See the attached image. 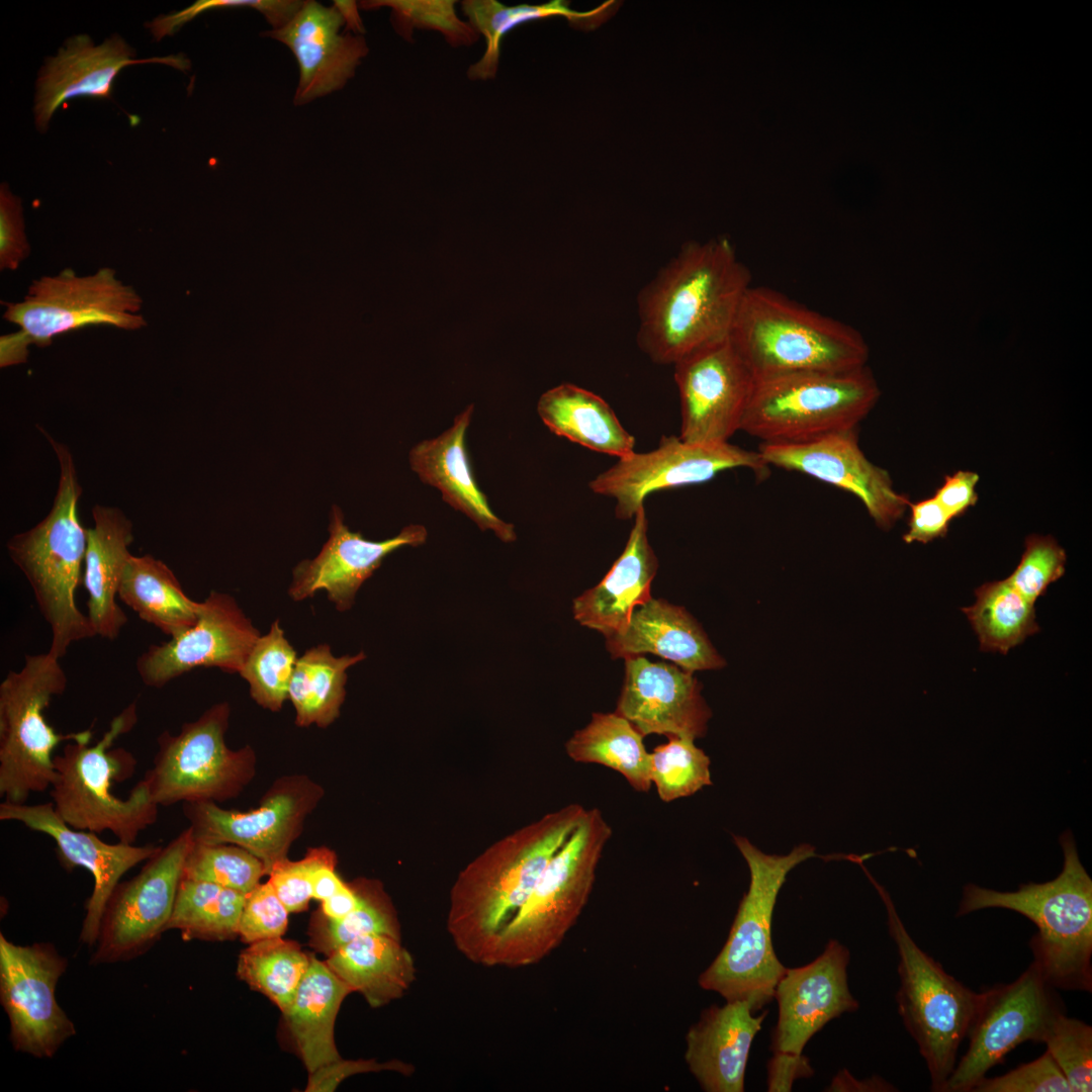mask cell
Listing matches in <instances>:
<instances>
[{"mask_svg": "<svg viewBox=\"0 0 1092 1092\" xmlns=\"http://www.w3.org/2000/svg\"><path fill=\"white\" fill-rule=\"evenodd\" d=\"M337 864H328L313 873L311 880L312 898L324 901L337 893L345 882L336 873Z\"/></svg>", "mask_w": 1092, "mask_h": 1092, "instance_id": "94428289", "label": "cell"}, {"mask_svg": "<svg viewBox=\"0 0 1092 1092\" xmlns=\"http://www.w3.org/2000/svg\"><path fill=\"white\" fill-rule=\"evenodd\" d=\"M880 396L866 366L755 381L740 431L762 443H800L856 429Z\"/></svg>", "mask_w": 1092, "mask_h": 1092, "instance_id": "30bf717a", "label": "cell"}, {"mask_svg": "<svg viewBox=\"0 0 1092 1092\" xmlns=\"http://www.w3.org/2000/svg\"><path fill=\"white\" fill-rule=\"evenodd\" d=\"M20 199L7 184L0 188V268L15 270L29 255Z\"/></svg>", "mask_w": 1092, "mask_h": 1092, "instance_id": "11a10c76", "label": "cell"}, {"mask_svg": "<svg viewBox=\"0 0 1092 1092\" xmlns=\"http://www.w3.org/2000/svg\"><path fill=\"white\" fill-rule=\"evenodd\" d=\"M350 993L326 962L310 953L309 968L293 1001L282 1012L285 1029L308 1074L341 1058L335 1042V1023Z\"/></svg>", "mask_w": 1092, "mask_h": 1092, "instance_id": "d6a6232c", "label": "cell"}, {"mask_svg": "<svg viewBox=\"0 0 1092 1092\" xmlns=\"http://www.w3.org/2000/svg\"><path fill=\"white\" fill-rule=\"evenodd\" d=\"M473 404L454 419L440 436L418 443L410 452V464L421 480L438 488L444 502L470 518L482 531L490 530L505 543L517 539L515 527L498 518L472 473L465 435Z\"/></svg>", "mask_w": 1092, "mask_h": 1092, "instance_id": "f546056e", "label": "cell"}, {"mask_svg": "<svg viewBox=\"0 0 1092 1092\" xmlns=\"http://www.w3.org/2000/svg\"><path fill=\"white\" fill-rule=\"evenodd\" d=\"M60 660L49 651L26 654L23 666L0 684V796L5 802L24 804L51 788L61 742L91 740L90 729L57 733L46 719V709L68 685Z\"/></svg>", "mask_w": 1092, "mask_h": 1092, "instance_id": "8fae6325", "label": "cell"}, {"mask_svg": "<svg viewBox=\"0 0 1092 1092\" xmlns=\"http://www.w3.org/2000/svg\"><path fill=\"white\" fill-rule=\"evenodd\" d=\"M365 658L363 651L335 656L328 644L311 647L298 657L288 689L295 724L330 726L340 716L346 698L347 669Z\"/></svg>", "mask_w": 1092, "mask_h": 1092, "instance_id": "f35d334b", "label": "cell"}, {"mask_svg": "<svg viewBox=\"0 0 1092 1092\" xmlns=\"http://www.w3.org/2000/svg\"><path fill=\"white\" fill-rule=\"evenodd\" d=\"M381 1071H393L403 1075H411L414 1068L411 1064L399 1060L377 1062L373 1059L343 1060L340 1058L309 1073L304 1091L333 1092L345 1079L353 1075Z\"/></svg>", "mask_w": 1092, "mask_h": 1092, "instance_id": "9f6ffc18", "label": "cell"}, {"mask_svg": "<svg viewBox=\"0 0 1092 1092\" xmlns=\"http://www.w3.org/2000/svg\"><path fill=\"white\" fill-rule=\"evenodd\" d=\"M344 24L334 5L307 0L286 24L262 33L286 44L297 61L296 105L343 88L368 54L362 35L340 33Z\"/></svg>", "mask_w": 1092, "mask_h": 1092, "instance_id": "484cf974", "label": "cell"}, {"mask_svg": "<svg viewBox=\"0 0 1092 1092\" xmlns=\"http://www.w3.org/2000/svg\"><path fill=\"white\" fill-rule=\"evenodd\" d=\"M908 508L910 518L908 531L903 536L905 543L926 544L946 535L952 520L933 496L909 503Z\"/></svg>", "mask_w": 1092, "mask_h": 1092, "instance_id": "6f0895ef", "label": "cell"}, {"mask_svg": "<svg viewBox=\"0 0 1092 1092\" xmlns=\"http://www.w3.org/2000/svg\"><path fill=\"white\" fill-rule=\"evenodd\" d=\"M979 479L976 472L959 470L944 477L943 483L935 490L933 497L951 520L960 518L977 504L976 487Z\"/></svg>", "mask_w": 1092, "mask_h": 1092, "instance_id": "680465c9", "label": "cell"}, {"mask_svg": "<svg viewBox=\"0 0 1092 1092\" xmlns=\"http://www.w3.org/2000/svg\"><path fill=\"white\" fill-rule=\"evenodd\" d=\"M358 902L357 893L352 885L345 883L337 893L322 901L318 910L330 919L341 920L356 909Z\"/></svg>", "mask_w": 1092, "mask_h": 1092, "instance_id": "91938a15", "label": "cell"}, {"mask_svg": "<svg viewBox=\"0 0 1092 1092\" xmlns=\"http://www.w3.org/2000/svg\"><path fill=\"white\" fill-rule=\"evenodd\" d=\"M333 3L344 19L347 32L352 31L355 34L362 35L365 32V27L358 11V4L355 1L347 0H335Z\"/></svg>", "mask_w": 1092, "mask_h": 1092, "instance_id": "6125c7cd", "label": "cell"}, {"mask_svg": "<svg viewBox=\"0 0 1092 1092\" xmlns=\"http://www.w3.org/2000/svg\"><path fill=\"white\" fill-rule=\"evenodd\" d=\"M193 844L187 827L146 860L138 875L117 884L105 906L91 964L134 959L165 932Z\"/></svg>", "mask_w": 1092, "mask_h": 1092, "instance_id": "ac0fdd59", "label": "cell"}, {"mask_svg": "<svg viewBox=\"0 0 1092 1092\" xmlns=\"http://www.w3.org/2000/svg\"><path fill=\"white\" fill-rule=\"evenodd\" d=\"M758 452L769 467L804 473L855 495L883 530L891 529L909 507L888 471L863 454L857 428L800 443H761Z\"/></svg>", "mask_w": 1092, "mask_h": 1092, "instance_id": "7402d4cb", "label": "cell"}, {"mask_svg": "<svg viewBox=\"0 0 1092 1092\" xmlns=\"http://www.w3.org/2000/svg\"><path fill=\"white\" fill-rule=\"evenodd\" d=\"M611 836L612 828L601 810L587 809L526 902L499 932L484 966L534 965L561 943L588 901Z\"/></svg>", "mask_w": 1092, "mask_h": 1092, "instance_id": "52a82bcc", "label": "cell"}, {"mask_svg": "<svg viewBox=\"0 0 1092 1092\" xmlns=\"http://www.w3.org/2000/svg\"><path fill=\"white\" fill-rule=\"evenodd\" d=\"M544 425L556 436L592 451L621 458L634 452L635 438L599 394L572 383L544 392L537 403Z\"/></svg>", "mask_w": 1092, "mask_h": 1092, "instance_id": "836d02e7", "label": "cell"}, {"mask_svg": "<svg viewBox=\"0 0 1092 1092\" xmlns=\"http://www.w3.org/2000/svg\"><path fill=\"white\" fill-rule=\"evenodd\" d=\"M849 951L831 939L812 963L786 969L776 986L779 1016L771 1034L767 1090L790 1091L793 1083L813 1074L803 1051L827 1022L858 1008L847 984Z\"/></svg>", "mask_w": 1092, "mask_h": 1092, "instance_id": "5bb4252c", "label": "cell"}, {"mask_svg": "<svg viewBox=\"0 0 1092 1092\" xmlns=\"http://www.w3.org/2000/svg\"><path fill=\"white\" fill-rule=\"evenodd\" d=\"M586 811L571 803L549 812L488 846L460 872L450 891L446 925L467 960L485 965L499 932Z\"/></svg>", "mask_w": 1092, "mask_h": 1092, "instance_id": "7a4b0ae2", "label": "cell"}, {"mask_svg": "<svg viewBox=\"0 0 1092 1092\" xmlns=\"http://www.w3.org/2000/svg\"><path fill=\"white\" fill-rule=\"evenodd\" d=\"M358 896V906L341 920L326 917L318 909L311 914L307 934L309 945L326 957L368 935H387L400 940V926L391 900L377 881L359 878L350 883Z\"/></svg>", "mask_w": 1092, "mask_h": 1092, "instance_id": "b9f144b4", "label": "cell"}, {"mask_svg": "<svg viewBox=\"0 0 1092 1092\" xmlns=\"http://www.w3.org/2000/svg\"><path fill=\"white\" fill-rule=\"evenodd\" d=\"M337 862V854L331 848L311 847L299 860H290L287 857L276 862L268 875V881L290 913L301 912L308 908L312 898L313 873L322 867Z\"/></svg>", "mask_w": 1092, "mask_h": 1092, "instance_id": "f907efd6", "label": "cell"}, {"mask_svg": "<svg viewBox=\"0 0 1092 1092\" xmlns=\"http://www.w3.org/2000/svg\"><path fill=\"white\" fill-rule=\"evenodd\" d=\"M327 966L372 1008L399 999L416 977L415 962L399 939L387 935L356 938L327 957Z\"/></svg>", "mask_w": 1092, "mask_h": 1092, "instance_id": "e575fe53", "label": "cell"}, {"mask_svg": "<svg viewBox=\"0 0 1092 1092\" xmlns=\"http://www.w3.org/2000/svg\"><path fill=\"white\" fill-rule=\"evenodd\" d=\"M310 964L298 942L274 937L248 944L239 956L237 976L284 1012Z\"/></svg>", "mask_w": 1092, "mask_h": 1092, "instance_id": "7bdbcfd3", "label": "cell"}, {"mask_svg": "<svg viewBox=\"0 0 1092 1092\" xmlns=\"http://www.w3.org/2000/svg\"><path fill=\"white\" fill-rule=\"evenodd\" d=\"M606 646L613 658L651 653L691 672L725 665L697 620L684 607L663 599L637 607L627 629L606 639Z\"/></svg>", "mask_w": 1092, "mask_h": 1092, "instance_id": "4dcf8cb0", "label": "cell"}, {"mask_svg": "<svg viewBox=\"0 0 1092 1092\" xmlns=\"http://www.w3.org/2000/svg\"><path fill=\"white\" fill-rule=\"evenodd\" d=\"M4 304L3 317L19 330L0 338L1 367L25 363L30 345L47 347L54 338L86 326L131 331L147 324L139 313L143 299L110 268L82 277L72 269L43 276L32 282L23 301Z\"/></svg>", "mask_w": 1092, "mask_h": 1092, "instance_id": "7c38bea8", "label": "cell"}, {"mask_svg": "<svg viewBox=\"0 0 1092 1092\" xmlns=\"http://www.w3.org/2000/svg\"><path fill=\"white\" fill-rule=\"evenodd\" d=\"M733 839L748 866L750 882L724 946L698 982L726 1001L744 1000L757 1011L774 999L787 969L776 956L771 939L779 892L796 866L817 854L807 843L777 855L762 852L743 836L733 835Z\"/></svg>", "mask_w": 1092, "mask_h": 1092, "instance_id": "ba28073f", "label": "cell"}, {"mask_svg": "<svg viewBox=\"0 0 1092 1092\" xmlns=\"http://www.w3.org/2000/svg\"><path fill=\"white\" fill-rule=\"evenodd\" d=\"M1066 560L1064 548L1053 536L1030 534L1025 538L1018 565L1006 579L1034 604L1051 583L1064 575Z\"/></svg>", "mask_w": 1092, "mask_h": 1092, "instance_id": "681fc988", "label": "cell"}, {"mask_svg": "<svg viewBox=\"0 0 1092 1092\" xmlns=\"http://www.w3.org/2000/svg\"><path fill=\"white\" fill-rule=\"evenodd\" d=\"M0 820L16 821L50 836L56 842L62 866L71 871L81 867L93 877L94 887L85 904L80 938L96 944L106 903L120 878L131 868L156 854L161 846L123 842L107 843L95 832L69 826L56 812L52 802L40 804H0Z\"/></svg>", "mask_w": 1092, "mask_h": 1092, "instance_id": "603a6c76", "label": "cell"}, {"mask_svg": "<svg viewBox=\"0 0 1092 1092\" xmlns=\"http://www.w3.org/2000/svg\"><path fill=\"white\" fill-rule=\"evenodd\" d=\"M680 407L678 437L720 445L741 429L755 385L729 338L707 345L673 365Z\"/></svg>", "mask_w": 1092, "mask_h": 1092, "instance_id": "ffe728a7", "label": "cell"}, {"mask_svg": "<svg viewBox=\"0 0 1092 1092\" xmlns=\"http://www.w3.org/2000/svg\"><path fill=\"white\" fill-rule=\"evenodd\" d=\"M289 913L269 881L259 884L246 896L239 922V937L248 944L282 937L288 927Z\"/></svg>", "mask_w": 1092, "mask_h": 1092, "instance_id": "f5cc1de1", "label": "cell"}, {"mask_svg": "<svg viewBox=\"0 0 1092 1092\" xmlns=\"http://www.w3.org/2000/svg\"><path fill=\"white\" fill-rule=\"evenodd\" d=\"M133 50L119 35L94 44L88 35L69 38L58 55L50 58L36 81L35 122L44 130L56 110L69 99L86 96L110 98L113 81L127 65L162 63L185 71L190 62L183 55L134 59Z\"/></svg>", "mask_w": 1092, "mask_h": 1092, "instance_id": "4316f807", "label": "cell"}, {"mask_svg": "<svg viewBox=\"0 0 1092 1092\" xmlns=\"http://www.w3.org/2000/svg\"><path fill=\"white\" fill-rule=\"evenodd\" d=\"M1053 989L1033 961L1015 981L980 992L967 1034L969 1048L941 1092H972L1017 1045L1041 1042L1052 1018L1064 1011Z\"/></svg>", "mask_w": 1092, "mask_h": 1092, "instance_id": "9a60e30c", "label": "cell"}, {"mask_svg": "<svg viewBox=\"0 0 1092 1092\" xmlns=\"http://www.w3.org/2000/svg\"><path fill=\"white\" fill-rule=\"evenodd\" d=\"M455 0H365L360 9H391L390 21L394 30L407 41L414 29L435 30L443 34L452 47H467L478 40L479 34L469 22L461 20L455 10Z\"/></svg>", "mask_w": 1092, "mask_h": 1092, "instance_id": "bcb514c9", "label": "cell"}, {"mask_svg": "<svg viewBox=\"0 0 1092 1092\" xmlns=\"http://www.w3.org/2000/svg\"><path fill=\"white\" fill-rule=\"evenodd\" d=\"M976 603L962 608L983 651H1008L1039 631L1032 603L1007 579L986 582L975 590Z\"/></svg>", "mask_w": 1092, "mask_h": 1092, "instance_id": "60d3db41", "label": "cell"}, {"mask_svg": "<svg viewBox=\"0 0 1092 1092\" xmlns=\"http://www.w3.org/2000/svg\"><path fill=\"white\" fill-rule=\"evenodd\" d=\"M247 894L204 881L182 879L165 931L178 929L184 940H232Z\"/></svg>", "mask_w": 1092, "mask_h": 1092, "instance_id": "ab89813d", "label": "cell"}, {"mask_svg": "<svg viewBox=\"0 0 1092 1092\" xmlns=\"http://www.w3.org/2000/svg\"><path fill=\"white\" fill-rule=\"evenodd\" d=\"M755 1011L744 1000L726 1001L705 1009L686 1035L685 1060L706 1092H742L751 1044L766 1011Z\"/></svg>", "mask_w": 1092, "mask_h": 1092, "instance_id": "83f0119b", "label": "cell"}, {"mask_svg": "<svg viewBox=\"0 0 1092 1092\" xmlns=\"http://www.w3.org/2000/svg\"><path fill=\"white\" fill-rule=\"evenodd\" d=\"M68 966L52 943L17 945L0 935V1001L16 1051L52 1058L76 1028L56 1000Z\"/></svg>", "mask_w": 1092, "mask_h": 1092, "instance_id": "d6986e66", "label": "cell"}, {"mask_svg": "<svg viewBox=\"0 0 1092 1092\" xmlns=\"http://www.w3.org/2000/svg\"><path fill=\"white\" fill-rule=\"evenodd\" d=\"M694 672L675 664L625 658V677L616 713L643 736L664 734L696 740L706 735L712 711Z\"/></svg>", "mask_w": 1092, "mask_h": 1092, "instance_id": "cb8c5ba5", "label": "cell"}, {"mask_svg": "<svg viewBox=\"0 0 1092 1092\" xmlns=\"http://www.w3.org/2000/svg\"><path fill=\"white\" fill-rule=\"evenodd\" d=\"M297 658L279 621H274L268 633L258 638L239 673L249 684L250 695L259 706L272 712L281 710L288 700Z\"/></svg>", "mask_w": 1092, "mask_h": 1092, "instance_id": "ee69618b", "label": "cell"}, {"mask_svg": "<svg viewBox=\"0 0 1092 1092\" xmlns=\"http://www.w3.org/2000/svg\"><path fill=\"white\" fill-rule=\"evenodd\" d=\"M860 867L880 894L888 916V929L899 956L900 987L896 995L903 1023L924 1059L931 1090L941 1092L958 1062L976 1013L977 993L951 975L913 940L883 886Z\"/></svg>", "mask_w": 1092, "mask_h": 1092, "instance_id": "9c48e42d", "label": "cell"}, {"mask_svg": "<svg viewBox=\"0 0 1092 1092\" xmlns=\"http://www.w3.org/2000/svg\"><path fill=\"white\" fill-rule=\"evenodd\" d=\"M643 737L616 712H597L566 741L565 751L574 762L609 767L624 777L635 791L646 793L652 782L650 752L645 748Z\"/></svg>", "mask_w": 1092, "mask_h": 1092, "instance_id": "74e56055", "label": "cell"}, {"mask_svg": "<svg viewBox=\"0 0 1092 1092\" xmlns=\"http://www.w3.org/2000/svg\"><path fill=\"white\" fill-rule=\"evenodd\" d=\"M40 429V428H39ZM56 453L60 476L49 514L27 531L6 543L12 562L28 581L37 608L51 630L49 652L58 658L76 642L95 637L87 617L77 606L76 592L87 547V529L79 518V482L67 445L40 429Z\"/></svg>", "mask_w": 1092, "mask_h": 1092, "instance_id": "277c9868", "label": "cell"}, {"mask_svg": "<svg viewBox=\"0 0 1092 1092\" xmlns=\"http://www.w3.org/2000/svg\"><path fill=\"white\" fill-rule=\"evenodd\" d=\"M94 525L87 529L84 586L88 593L87 617L96 636L118 638L128 622L117 604L119 584L131 557L133 525L118 508L96 505Z\"/></svg>", "mask_w": 1092, "mask_h": 1092, "instance_id": "1f68e13d", "label": "cell"}, {"mask_svg": "<svg viewBox=\"0 0 1092 1092\" xmlns=\"http://www.w3.org/2000/svg\"><path fill=\"white\" fill-rule=\"evenodd\" d=\"M626 546L604 578L573 600L574 619L606 639L622 634L634 610L649 602L658 559L648 540L645 507L634 516Z\"/></svg>", "mask_w": 1092, "mask_h": 1092, "instance_id": "f1b7e54d", "label": "cell"}, {"mask_svg": "<svg viewBox=\"0 0 1092 1092\" xmlns=\"http://www.w3.org/2000/svg\"><path fill=\"white\" fill-rule=\"evenodd\" d=\"M303 1L295 0H198L185 9L159 16L149 23L155 38L172 35L199 14L212 9L253 8L262 13L273 29L286 24L300 9Z\"/></svg>", "mask_w": 1092, "mask_h": 1092, "instance_id": "816d5d0a", "label": "cell"}, {"mask_svg": "<svg viewBox=\"0 0 1092 1092\" xmlns=\"http://www.w3.org/2000/svg\"><path fill=\"white\" fill-rule=\"evenodd\" d=\"M324 795V788L306 775H289L273 782L256 809L241 812L205 801L184 803L183 814L195 843L239 845L263 862L268 876L287 858Z\"/></svg>", "mask_w": 1092, "mask_h": 1092, "instance_id": "e0dca14e", "label": "cell"}, {"mask_svg": "<svg viewBox=\"0 0 1092 1092\" xmlns=\"http://www.w3.org/2000/svg\"><path fill=\"white\" fill-rule=\"evenodd\" d=\"M972 1092H1071L1064 1074L1045 1051L1032 1062L1022 1064L1010 1072L994 1077H984Z\"/></svg>", "mask_w": 1092, "mask_h": 1092, "instance_id": "db71d44e", "label": "cell"}, {"mask_svg": "<svg viewBox=\"0 0 1092 1092\" xmlns=\"http://www.w3.org/2000/svg\"><path fill=\"white\" fill-rule=\"evenodd\" d=\"M750 282L727 238L686 243L638 293L639 349L653 363L673 366L727 339Z\"/></svg>", "mask_w": 1092, "mask_h": 1092, "instance_id": "6da1fadb", "label": "cell"}, {"mask_svg": "<svg viewBox=\"0 0 1092 1092\" xmlns=\"http://www.w3.org/2000/svg\"><path fill=\"white\" fill-rule=\"evenodd\" d=\"M136 721V703L132 702L111 720L96 743L68 741L61 753L55 754L56 776L50 795L56 812L69 826L95 833L109 831L118 841L134 844L140 833L157 821L159 806L152 801L144 780L126 799L111 791L113 782H123L134 772L132 753L112 745Z\"/></svg>", "mask_w": 1092, "mask_h": 1092, "instance_id": "8992f818", "label": "cell"}, {"mask_svg": "<svg viewBox=\"0 0 1092 1092\" xmlns=\"http://www.w3.org/2000/svg\"><path fill=\"white\" fill-rule=\"evenodd\" d=\"M461 7L470 25L479 35H483L486 44L483 56L469 67L467 76L471 80H487L494 78L497 72L504 37L518 25L562 16L574 26H597L613 14L615 2H606L587 12L571 10L567 2L560 0L542 5L517 6H506L495 0H466L461 2Z\"/></svg>", "mask_w": 1092, "mask_h": 1092, "instance_id": "8d00e7d4", "label": "cell"}, {"mask_svg": "<svg viewBox=\"0 0 1092 1092\" xmlns=\"http://www.w3.org/2000/svg\"><path fill=\"white\" fill-rule=\"evenodd\" d=\"M230 716V704L220 702L178 734L164 730L158 736L153 766L143 779L154 803H221L240 796L256 776L257 755L250 745L228 746Z\"/></svg>", "mask_w": 1092, "mask_h": 1092, "instance_id": "4fadbf2b", "label": "cell"}, {"mask_svg": "<svg viewBox=\"0 0 1092 1092\" xmlns=\"http://www.w3.org/2000/svg\"><path fill=\"white\" fill-rule=\"evenodd\" d=\"M710 758L695 740L669 736L650 752V777L664 803L690 797L711 786Z\"/></svg>", "mask_w": 1092, "mask_h": 1092, "instance_id": "f6af8a7d", "label": "cell"}, {"mask_svg": "<svg viewBox=\"0 0 1092 1092\" xmlns=\"http://www.w3.org/2000/svg\"><path fill=\"white\" fill-rule=\"evenodd\" d=\"M740 467L750 469L759 479L766 477L770 468L758 451L730 443L692 444L675 435H663L655 449L618 458L588 486L594 493L616 502V518L630 520L653 492L704 483L722 471Z\"/></svg>", "mask_w": 1092, "mask_h": 1092, "instance_id": "2e32d148", "label": "cell"}, {"mask_svg": "<svg viewBox=\"0 0 1092 1092\" xmlns=\"http://www.w3.org/2000/svg\"><path fill=\"white\" fill-rule=\"evenodd\" d=\"M117 597L170 638L189 629L198 618L200 602L191 600L170 567L151 554L131 555Z\"/></svg>", "mask_w": 1092, "mask_h": 1092, "instance_id": "d590c367", "label": "cell"}, {"mask_svg": "<svg viewBox=\"0 0 1092 1092\" xmlns=\"http://www.w3.org/2000/svg\"><path fill=\"white\" fill-rule=\"evenodd\" d=\"M266 876L263 862L247 849L231 843L193 844L182 879L213 883L244 894Z\"/></svg>", "mask_w": 1092, "mask_h": 1092, "instance_id": "7dc6e473", "label": "cell"}, {"mask_svg": "<svg viewBox=\"0 0 1092 1092\" xmlns=\"http://www.w3.org/2000/svg\"><path fill=\"white\" fill-rule=\"evenodd\" d=\"M1064 866L1045 883L1021 884L1000 892L967 884L961 917L987 908L1015 911L1037 927L1029 945L1046 982L1065 991H1092V880L1080 861L1070 831L1060 837Z\"/></svg>", "mask_w": 1092, "mask_h": 1092, "instance_id": "3957f363", "label": "cell"}, {"mask_svg": "<svg viewBox=\"0 0 1092 1092\" xmlns=\"http://www.w3.org/2000/svg\"><path fill=\"white\" fill-rule=\"evenodd\" d=\"M328 530L329 538L320 553L294 567L288 595L299 602L325 590L341 612L351 609L361 585L387 555L403 546L422 545L428 536L424 526L408 525L389 539H365L360 532L349 529L337 506L331 510Z\"/></svg>", "mask_w": 1092, "mask_h": 1092, "instance_id": "d4e9b609", "label": "cell"}, {"mask_svg": "<svg viewBox=\"0 0 1092 1092\" xmlns=\"http://www.w3.org/2000/svg\"><path fill=\"white\" fill-rule=\"evenodd\" d=\"M261 636L236 600L212 590L200 602L193 626L162 644H152L135 661L144 685L161 689L197 667L240 673Z\"/></svg>", "mask_w": 1092, "mask_h": 1092, "instance_id": "44dd1931", "label": "cell"}, {"mask_svg": "<svg viewBox=\"0 0 1092 1092\" xmlns=\"http://www.w3.org/2000/svg\"><path fill=\"white\" fill-rule=\"evenodd\" d=\"M1041 1042L1067 1079L1071 1092L1092 1090L1091 1025L1060 1011L1052 1018Z\"/></svg>", "mask_w": 1092, "mask_h": 1092, "instance_id": "c3c4849f", "label": "cell"}, {"mask_svg": "<svg viewBox=\"0 0 1092 1092\" xmlns=\"http://www.w3.org/2000/svg\"><path fill=\"white\" fill-rule=\"evenodd\" d=\"M729 340L755 381L866 366L869 347L851 326L765 286H750Z\"/></svg>", "mask_w": 1092, "mask_h": 1092, "instance_id": "5b68a950", "label": "cell"}]
</instances>
